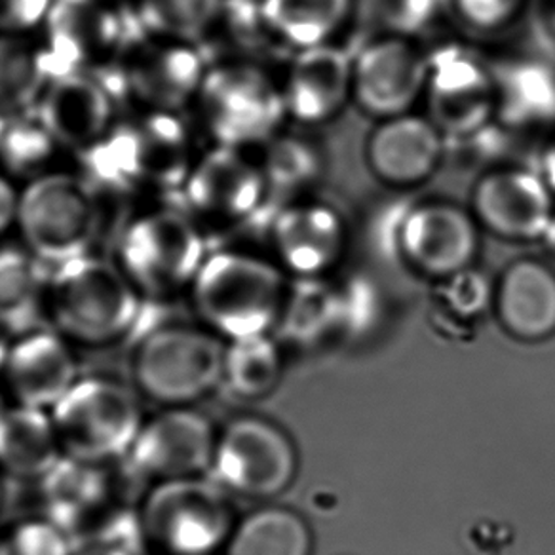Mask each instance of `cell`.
Listing matches in <instances>:
<instances>
[{"label":"cell","mask_w":555,"mask_h":555,"mask_svg":"<svg viewBox=\"0 0 555 555\" xmlns=\"http://www.w3.org/2000/svg\"><path fill=\"white\" fill-rule=\"evenodd\" d=\"M55 145L57 141L47 130L35 108L31 113L9 120L0 143V155L4 156L12 170L29 173L47 163Z\"/></svg>","instance_id":"cell-32"},{"label":"cell","mask_w":555,"mask_h":555,"mask_svg":"<svg viewBox=\"0 0 555 555\" xmlns=\"http://www.w3.org/2000/svg\"><path fill=\"white\" fill-rule=\"evenodd\" d=\"M131 352L133 388L160 408H193L223 383V339L204 325L163 322L145 327Z\"/></svg>","instance_id":"cell-2"},{"label":"cell","mask_w":555,"mask_h":555,"mask_svg":"<svg viewBox=\"0 0 555 555\" xmlns=\"http://www.w3.org/2000/svg\"><path fill=\"white\" fill-rule=\"evenodd\" d=\"M39 487L42 516L67 532L77 546L95 540L139 544L138 512L124 508L111 464L63 456Z\"/></svg>","instance_id":"cell-6"},{"label":"cell","mask_w":555,"mask_h":555,"mask_svg":"<svg viewBox=\"0 0 555 555\" xmlns=\"http://www.w3.org/2000/svg\"><path fill=\"white\" fill-rule=\"evenodd\" d=\"M242 2H259V0H242Z\"/></svg>","instance_id":"cell-46"},{"label":"cell","mask_w":555,"mask_h":555,"mask_svg":"<svg viewBox=\"0 0 555 555\" xmlns=\"http://www.w3.org/2000/svg\"><path fill=\"white\" fill-rule=\"evenodd\" d=\"M280 375L278 350L264 335L234 339L224 348L223 383L242 400L262 398Z\"/></svg>","instance_id":"cell-30"},{"label":"cell","mask_w":555,"mask_h":555,"mask_svg":"<svg viewBox=\"0 0 555 555\" xmlns=\"http://www.w3.org/2000/svg\"><path fill=\"white\" fill-rule=\"evenodd\" d=\"M50 80L47 47L0 33V115L14 118L35 111Z\"/></svg>","instance_id":"cell-28"},{"label":"cell","mask_w":555,"mask_h":555,"mask_svg":"<svg viewBox=\"0 0 555 555\" xmlns=\"http://www.w3.org/2000/svg\"><path fill=\"white\" fill-rule=\"evenodd\" d=\"M50 415L63 455L101 464L126 461L145 423L135 388L108 377L78 378Z\"/></svg>","instance_id":"cell-5"},{"label":"cell","mask_w":555,"mask_h":555,"mask_svg":"<svg viewBox=\"0 0 555 555\" xmlns=\"http://www.w3.org/2000/svg\"><path fill=\"white\" fill-rule=\"evenodd\" d=\"M50 270L31 251L0 249V332L35 330L44 317Z\"/></svg>","instance_id":"cell-27"},{"label":"cell","mask_w":555,"mask_h":555,"mask_svg":"<svg viewBox=\"0 0 555 555\" xmlns=\"http://www.w3.org/2000/svg\"><path fill=\"white\" fill-rule=\"evenodd\" d=\"M272 244L286 269L314 276L339 259L347 244V223L337 209L318 201H295L270 224Z\"/></svg>","instance_id":"cell-23"},{"label":"cell","mask_w":555,"mask_h":555,"mask_svg":"<svg viewBox=\"0 0 555 555\" xmlns=\"http://www.w3.org/2000/svg\"><path fill=\"white\" fill-rule=\"evenodd\" d=\"M428 118L443 135L481 131L496 116V80L476 55L446 50L428 55Z\"/></svg>","instance_id":"cell-17"},{"label":"cell","mask_w":555,"mask_h":555,"mask_svg":"<svg viewBox=\"0 0 555 555\" xmlns=\"http://www.w3.org/2000/svg\"><path fill=\"white\" fill-rule=\"evenodd\" d=\"M50 411L20 403L0 405V474L37 481L63 459Z\"/></svg>","instance_id":"cell-25"},{"label":"cell","mask_w":555,"mask_h":555,"mask_svg":"<svg viewBox=\"0 0 555 555\" xmlns=\"http://www.w3.org/2000/svg\"><path fill=\"white\" fill-rule=\"evenodd\" d=\"M85 160L92 178L113 193L143 186L176 189L193 170L186 163L185 130L168 113L108 131L85 151Z\"/></svg>","instance_id":"cell-7"},{"label":"cell","mask_w":555,"mask_h":555,"mask_svg":"<svg viewBox=\"0 0 555 555\" xmlns=\"http://www.w3.org/2000/svg\"><path fill=\"white\" fill-rule=\"evenodd\" d=\"M502 325L521 339H544L555 332V270L539 259L509 262L494 289Z\"/></svg>","instance_id":"cell-24"},{"label":"cell","mask_w":555,"mask_h":555,"mask_svg":"<svg viewBox=\"0 0 555 555\" xmlns=\"http://www.w3.org/2000/svg\"><path fill=\"white\" fill-rule=\"evenodd\" d=\"M224 0H141L139 20L166 39L196 44L214 31Z\"/></svg>","instance_id":"cell-31"},{"label":"cell","mask_w":555,"mask_h":555,"mask_svg":"<svg viewBox=\"0 0 555 555\" xmlns=\"http://www.w3.org/2000/svg\"><path fill=\"white\" fill-rule=\"evenodd\" d=\"M352 62L354 57L333 42L297 50L280 82L287 118L301 126H320L339 116L352 101Z\"/></svg>","instance_id":"cell-21"},{"label":"cell","mask_w":555,"mask_h":555,"mask_svg":"<svg viewBox=\"0 0 555 555\" xmlns=\"http://www.w3.org/2000/svg\"><path fill=\"white\" fill-rule=\"evenodd\" d=\"M135 512L139 542L155 555H217L236 527L231 493L208 476L153 483Z\"/></svg>","instance_id":"cell-4"},{"label":"cell","mask_w":555,"mask_h":555,"mask_svg":"<svg viewBox=\"0 0 555 555\" xmlns=\"http://www.w3.org/2000/svg\"><path fill=\"white\" fill-rule=\"evenodd\" d=\"M540 242H542L547 251L555 257V211L552 219H550V224H547L546 232H544V236H542Z\"/></svg>","instance_id":"cell-42"},{"label":"cell","mask_w":555,"mask_h":555,"mask_svg":"<svg viewBox=\"0 0 555 555\" xmlns=\"http://www.w3.org/2000/svg\"><path fill=\"white\" fill-rule=\"evenodd\" d=\"M269 191L261 164L249 160L242 149L219 145L189 173L185 201L201 216L238 223L261 208Z\"/></svg>","instance_id":"cell-20"},{"label":"cell","mask_w":555,"mask_h":555,"mask_svg":"<svg viewBox=\"0 0 555 555\" xmlns=\"http://www.w3.org/2000/svg\"><path fill=\"white\" fill-rule=\"evenodd\" d=\"M211 418L194 408H163L145 418L126 463L131 476L153 483L208 476L216 453Z\"/></svg>","instance_id":"cell-12"},{"label":"cell","mask_w":555,"mask_h":555,"mask_svg":"<svg viewBox=\"0 0 555 555\" xmlns=\"http://www.w3.org/2000/svg\"><path fill=\"white\" fill-rule=\"evenodd\" d=\"M115 93L101 80L69 73L54 77L37 105V115L57 145L88 151L111 131Z\"/></svg>","instance_id":"cell-22"},{"label":"cell","mask_w":555,"mask_h":555,"mask_svg":"<svg viewBox=\"0 0 555 555\" xmlns=\"http://www.w3.org/2000/svg\"><path fill=\"white\" fill-rule=\"evenodd\" d=\"M7 124H9V118H4V116L0 115V143H2V138H4V130H7Z\"/></svg>","instance_id":"cell-44"},{"label":"cell","mask_w":555,"mask_h":555,"mask_svg":"<svg viewBox=\"0 0 555 555\" xmlns=\"http://www.w3.org/2000/svg\"><path fill=\"white\" fill-rule=\"evenodd\" d=\"M479 231L470 208L449 201L418 202L403 211L396 246L421 274L449 280L470 269L478 255Z\"/></svg>","instance_id":"cell-14"},{"label":"cell","mask_w":555,"mask_h":555,"mask_svg":"<svg viewBox=\"0 0 555 555\" xmlns=\"http://www.w3.org/2000/svg\"><path fill=\"white\" fill-rule=\"evenodd\" d=\"M446 135L426 115L405 113L378 120L365 141V164L373 178L392 189L423 185L446 156Z\"/></svg>","instance_id":"cell-19"},{"label":"cell","mask_w":555,"mask_h":555,"mask_svg":"<svg viewBox=\"0 0 555 555\" xmlns=\"http://www.w3.org/2000/svg\"><path fill=\"white\" fill-rule=\"evenodd\" d=\"M540 178L544 179L547 189L552 191L555 196V139L552 143H547L542 155H540L539 166Z\"/></svg>","instance_id":"cell-40"},{"label":"cell","mask_w":555,"mask_h":555,"mask_svg":"<svg viewBox=\"0 0 555 555\" xmlns=\"http://www.w3.org/2000/svg\"><path fill=\"white\" fill-rule=\"evenodd\" d=\"M270 143L267 163L261 164L269 189L299 186L314 179L318 158L314 151L299 139L274 138Z\"/></svg>","instance_id":"cell-34"},{"label":"cell","mask_w":555,"mask_h":555,"mask_svg":"<svg viewBox=\"0 0 555 555\" xmlns=\"http://www.w3.org/2000/svg\"><path fill=\"white\" fill-rule=\"evenodd\" d=\"M0 504H2V474H0Z\"/></svg>","instance_id":"cell-45"},{"label":"cell","mask_w":555,"mask_h":555,"mask_svg":"<svg viewBox=\"0 0 555 555\" xmlns=\"http://www.w3.org/2000/svg\"><path fill=\"white\" fill-rule=\"evenodd\" d=\"M20 201L7 179L0 178V232L7 231L17 217Z\"/></svg>","instance_id":"cell-39"},{"label":"cell","mask_w":555,"mask_h":555,"mask_svg":"<svg viewBox=\"0 0 555 555\" xmlns=\"http://www.w3.org/2000/svg\"><path fill=\"white\" fill-rule=\"evenodd\" d=\"M309 527L295 512L261 508L236 524L224 555H310Z\"/></svg>","instance_id":"cell-29"},{"label":"cell","mask_w":555,"mask_h":555,"mask_svg":"<svg viewBox=\"0 0 555 555\" xmlns=\"http://www.w3.org/2000/svg\"><path fill=\"white\" fill-rule=\"evenodd\" d=\"M54 0H0V33L20 35L47 22Z\"/></svg>","instance_id":"cell-36"},{"label":"cell","mask_w":555,"mask_h":555,"mask_svg":"<svg viewBox=\"0 0 555 555\" xmlns=\"http://www.w3.org/2000/svg\"><path fill=\"white\" fill-rule=\"evenodd\" d=\"M193 307L202 325L221 339L264 335L282 312L286 280L257 255L217 251L194 278Z\"/></svg>","instance_id":"cell-3"},{"label":"cell","mask_w":555,"mask_h":555,"mask_svg":"<svg viewBox=\"0 0 555 555\" xmlns=\"http://www.w3.org/2000/svg\"><path fill=\"white\" fill-rule=\"evenodd\" d=\"M135 17L130 40L116 75V93H135L160 113L178 108L204 82V60L191 44L179 40H155Z\"/></svg>","instance_id":"cell-15"},{"label":"cell","mask_w":555,"mask_h":555,"mask_svg":"<svg viewBox=\"0 0 555 555\" xmlns=\"http://www.w3.org/2000/svg\"><path fill=\"white\" fill-rule=\"evenodd\" d=\"M77 544L47 516L25 517L0 537V555H75Z\"/></svg>","instance_id":"cell-33"},{"label":"cell","mask_w":555,"mask_h":555,"mask_svg":"<svg viewBox=\"0 0 555 555\" xmlns=\"http://www.w3.org/2000/svg\"><path fill=\"white\" fill-rule=\"evenodd\" d=\"M542 16L555 39V0H542Z\"/></svg>","instance_id":"cell-41"},{"label":"cell","mask_w":555,"mask_h":555,"mask_svg":"<svg viewBox=\"0 0 555 555\" xmlns=\"http://www.w3.org/2000/svg\"><path fill=\"white\" fill-rule=\"evenodd\" d=\"M352 9L354 0H259L267 33L295 52L333 42Z\"/></svg>","instance_id":"cell-26"},{"label":"cell","mask_w":555,"mask_h":555,"mask_svg":"<svg viewBox=\"0 0 555 555\" xmlns=\"http://www.w3.org/2000/svg\"><path fill=\"white\" fill-rule=\"evenodd\" d=\"M209 131L221 147L264 145L287 118L282 85L251 63H231L209 70L201 86Z\"/></svg>","instance_id":"cell-10"},{"label":"cell","mask_w":555,"mask_h":555,"mask_svg":"<svg viewBox=\"0 0 555 555\" xmlns=\"http://www.w3.org/2000/svg\"><path fill=\"white\" fill-rule=\"evenodd\" d=\"M75 555H139V550L128 540H95L77 546Z\"/></svg>","instance_id":"cell-38"},{"label":"cell","mask_w":555,"mask_h":555,"mask_svg":"<svg viewBox=\"0 0 555 555\" xmlns=\"http://www.w3.org/2000/svg\"><path fill=\"white\" fill-rule=\"evenodd\" d=\"M80 377L75 347L52 327H35L10 343L2 380L14 403L52 411Z\"/></svg>","instance_id":"cell-18"},{"label":"cell","mask_w":555,"mask_h":555,"mask_svg":"<svg viewBox=\"0 0 555 555\" xmlns=\"http://www.w3.org/2000/svg\"><path fill=\"white\" fill-rule=\"evenodd\" d=\"M147 314L145 297L116 262L90 254L50 272L44 317L73 347L118 345Z\"/></svg>","instance_id":"cell-1"},{"label":"cell","mask_w":555,"mask_h":555,"mask_svg":"<svg viewBox=\"0 0 555 555\" xmlns=\"http://www.w3.org/2000/svg\"><path fill=\"white\" fill-rule=\"evenodd\" d=\"M449 302L461 314L472 317L486 309L487 302L491 301V287L479 274L470 272V269L449 278Z\"/></svg>","instance_id":"cell-37"},{"label":"cell","mask_w":555,"mask_h":555,"mask_svg":"<svg viewBox=\"0 0 555 555\" xmlns=\"http://www.w3.org/2000/svg\"><path fill=\"white\" fill-rule=\"evenodd\" d=\"M428 54L418 42L392 33L367 42L352 62V101L362 113L385 120L405 115L425 98Z\"/></svg>","instance_id":"cell-13"},{"label":"cell","mask_w":555,"mask_h":555,"mask_svg":"<svg viewBox=\"0 0 555 555\" xmlns=\"http://www.w3.org/2000/svg\"><path fill=\"white\" fill-rule=\"evenodd\" d=\"M17 221L29 251L55 269L92 254L101 231L100 201L88 181L55 173L27 186Z\"/></svg>","instance_id":"cell-8"},{"label":"cell","mask_w":555,"mask_h":555,"mask_svg":"<svg viewBox=\"0 0 555 555\" xmlns=\"http://www.w3.org/2000/svg\"><path fill=\"white\" fill-rule=\"evenodd\" d=\"M470 211L481 231L506 242H540L555 211V196L537 170L496 166L472 186Z\"/></svg>","instance_id":"cell-16"},{"label":"cell","mask_w":555,"mask_h":555,"mask_svg":"<svg viewBox=\"0 0 555 555\" xmlns=\"http://www.w3.org/2000/svg\"><path fill=\"white\" fill-rule=\"evenodd\" d=\"M120 269L145 299H166L194 278L208 259L198 224L178 209H163L131 223L118 246Z\"/></svg>","instance_id":"cell-9"},{"label":"cell","mask_w":555,"mask_h":555,"mask_svg":"<svg viewBox=\"0 0 555 555\" xmlns=\"http://www.w3.org/2000/svg\"><path fill=\"white\" fill-rule=\"evenodd\" d=\"M297 472L294 443L261 416H238L217 436L208 478L227 493L269 499L282 493Z\"/></svg>","instance_id":"cell-11"},{"label":"cell","mask_w":555,"mask_h":555,"mask_svg":"<svg viewBox=\"0 0 555 555\" xmlns=\"http://www.w3.org/2000/svg\"><path fill=\"white\" fill-rule=\"evenodd\" d=\"M456 20L476 33L506 29L521 16L527 0H448Z\"/></svg>","instance_id":"cell-35"},{"label":"cell","mask_w":555,"mask_h":555,"mask_svg":"<svg viewBox=\"0 0 555 555\" xmlns=\"http://www.w3.org/2000/svg\"><path fill=\"white\" fill-rule=\"evenodd\" d=\"M9 343L2 337L0 332V377H2V370H4V363H7V354H9Z\"/></svg>","instance_id":"cell-43"}]
</instances>
